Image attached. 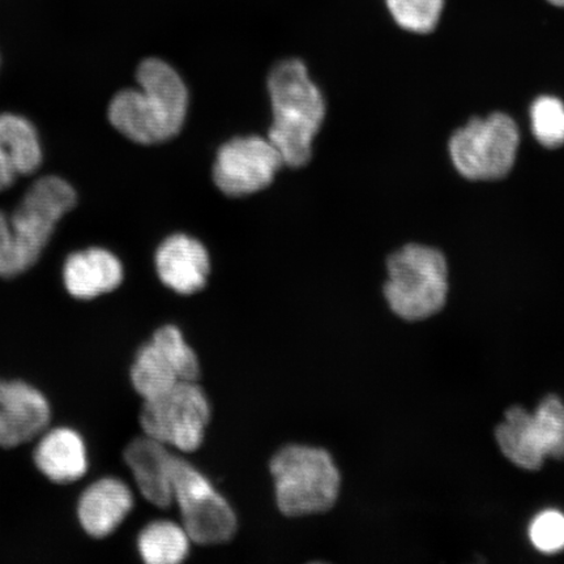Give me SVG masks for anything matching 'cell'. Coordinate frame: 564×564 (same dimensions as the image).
<instances>
[{"mask_svg": "<svg viewBox=\"0 0 564 564\" xmlns=\"http://www.w3.org/2000/svg\"><path fill=\"white\" fill-rule=\"evenodd\" d=\"M137 79L140 90L127 89L112 98L111 124L139 144H158L174 138L185 123V83L173 67L158 58L141 63Z\"/></svg>", "mask_w": 564, "mask_h": 564, "instance_id": "obj_1", "label": "cell"}, {"mask_svg": "<svg viewBox=\"0 0 564 564\" xmlns=\"http://www.w3.org/2000/svg\"><path fill=\"white\" fill-rule=\"evenodd\" d=\"M273 122L268 139L276 147L284 165L305 166L313 154V140L326 116L319 88L310 80L299 59L278 63L268 76Z\"/></svg>", "mask_w": 564, "mask_h": 564, "instance_id": "obj_2", "label": "cell"}, {"mask_svg": "<svg viewBox=\"0 0 564 564\" xmlns=\"http://www.w3.org/2000/svg\"><path fill=\"white\" fill-rule=\"evenodd\" d=\"M274 500L286 518L313 517L329 511L340 496L341 476L327 449L288 444L270 462Z\"/></svg>", "mask_w": 564, "mask_h": 564, "instance_id": "obj_3", "label": "cell"}, {"mask_svg": "<svg viewBox=\"0 0 564 564\" xmlns=\"http://www.w3.org/2000/svg\"><path fill=\"white\" fill-rule=\"evenodd\" d=\"M384 295L392 312L409 322L423 321L446 305L448 268L440 250L406 245L387 262Z\"/></svg>", "mask_w": 564, "mask_h": 564, "instance_id": "obj_4", "label": "cell"}, {"mask_svg": "<svg viewBox=\"0 0 564 564\" xmlns=\"http://www.w3.org/2000/svg\"><path fill=\"white\" fill-rule=\"evenodd\" d=\"M212 419L207 393L196 382H178L160 397L143 400L141 432L182 454H193L206 441Z\"/></svg>", "mask_w": 564, "mask_h": 564, "instance_id": "obj_5", "label": "cell"}, {"mask_svg": "<svg viewBox=\"0 0 564 564\" xmlns=\"http://www.w3.org/2000/svg\"><path fill=\"white\" fill-rule=\"evenodd\" d=\"M173 498L181 512V524L193 544L223 545L237 534L238 518L229 500L195 465L176 454Z\"/></svg>", "mask_w": 564, "mask_h": 564, "instance_id": "obj_6", "label": "cell"}, {"mask_svg": "<svg viewBox=\"0 0 564 564\" xmlns=\"http://www.w3.org/2000/svg\"><path fill=\"white\" fill-rule=\"evenodd\" d=\"M520 144L518 124L502 112L475 118L449 140L456 171L470 181L502 180L512 171Z\"/></svg>", "mask_w": 564, "mask_h": 564, "instance_id": "obj_7", "label": "cell"}, {"mask_svg": "<svg viewBox=\"0 0 564 564\" xmlns=\"http://www.w3.org/2000/svg\"><path fill=\"white\" fill-rule=\"evenodd\" d=\"M500 451L517 467L539 470L546 457L564 458V404L558 397L541 401L534 413L513 406L497 427Z\"/></svg>", "mask_w": 564, "mask_h": 564, "instance_id": "obj_8", "label": "cell"}, {"mask_svg": "<svg viewBox=\"0 0 564 564\" xmlns=\"http://www.w3.org/2000/svg\"><path fill=\"white\" fill-rule=\"evenodd\" d=\"M75 204V189L58 176H46L30 188L9 220L10 242L20 273L37 262L56 224Z\"/></svg>", "mask_w": 564, "mask_h": 564, "instance_id": "obj_9", "label": "cell"}, {"mask_svg": "<svg viewBox=\"0 0 564 564\" xmlns=\"http://www.w3.org/2000/svg\"><path fill=\"white\" fill-rule=\"evenodd\" d=\"M282 165L284 161L270 139L236 138L218 150L214 181L225 195H250L270 186Z\"/></svg>", "mask_w": 564, "mask_h": 564, "instance_id": "obj_10", "label": "cell"}, {"mask_svg": "<svg viewBox=\"0 0 564 564\" xmlns=\"http://www.w3.org/2000/svg\"><path fill=\"white\" fill-rule=\"evenodd\" d=\"M51 421L52 406L37 388L0 379V447L15 448L39 438Z\"/></svg>", "mask_w": 564, "mask_h": 564, "instance_id": "obj_11", "label": "cell"}, {"mask_svg": "<svg viewBox=\"0 0 564 564\" xmlns=\"http://www.w3.org/2000/svg\"><path fill=\"white\" fill-rule=\"evenodd\" d=\"M174 449L144 434L127 444L124 449V463L141 497L158 509L165 510L174 503Z\"/></svg>", "mask_w": 564, "mask_h": 564, "instance_id": "obj_12", "label": "cell"}, {"mask_svg": "<svg viewBox=\"0 0 564 564\" xmlns=\"http://www.w3.org/2000/svg\"><path fill=\"white\" fill-rule=\"evenodd\" d=\"M135 505L130 486L116 477L90 484L77 502V519L90 538L105 539L115 533Z\"/></svg>", "mask_w": 564, "mask_h": 564, "instance_id": "obj_13", "label": "cell"}, {"mask_svg": "<svg viewBox=\"0 0 564 564\" xmlns=\"http://www.w3.org/2000/svg\"><path fill=\"white\" fill-rule=\"evenodd\" d=\"M156 270L162 284L175 293L194 294L207 285L209 256L206 247L196 239L175 235L159 247Z\"/></svg>", "mask_w": 564, "mask_h": 564, "instance_id": "obj_14", "label": "cell"}, {"mask_svg": "<svg viewBox=\"0 0 564 564\" xmlns=\"http://www.w3.org/2000/svg\"><path fill=\"white\" fill-rule=\"evenodd\" d=\"M33 460L52 482L66 485L79 481L88 470L86 442L74 429L46 430L40 435Z\"/></svg>", "mask_w": 564, "mask_h": 564, "instance_id": "obj_15", "label": "cell"}, {"mask_svg": "<svg viewBox=\"0 0 564 564\" xmlns=\"http://www.w3.org/2000/svg\"><path fill=\"white\" fill-rule=\"evenodd\" d=\"M67 292L77 300H94L122 284L123 267L108 250L89 249L73 253L63 270Z\"/></svg>", "mask_w": 564, "mask_h": 564, "instance_id": "obj_16", "label": "cell"}, {"mask_svg": "<svg viewBox=\"0 0 564 564\" xmlns=\"http://www.w3.org/2000/svg\"><path fill=\"white\" fill-rule=\"evenodd\" d=\"M193 541L186 529L172 520H156L141 529L138 552L148 564H178L185 561Z\"/></svg>", "mask_w": 564, "mask_h": 564, "instance_id": "obj_17", "label": "cell"}, {"mask_svg": "<svg viewBox=\"0 0 564 564\" xmlns=\"http://www.w3.org/2000/svg\"><path fill=\"white\" fill-rule=\"evenodd\" d=\"M0 158L17 174H31L41 164V145L34 127L26 119L13 116H0Z\"/></svg>", "mask_w": 564, "mask_h": 564, "instance_id": "obj_18", "label": "cell"}, {"mask_svg": "<svg viewBox=\"0 0 564 564\" xmlns=\"http://www.w3.org/2000/svg\"><path fill=\"white\" fill-rule=\"evenodd\" d=\"M130 379L133 390L143 400L158 398L181 382L171 361L151 340L138 349Z\"/></svg>", "mask_w": 564, "mask_h": 564, "instance_id": "obj_19", "label": "cell"}, {"mask_svg": "<svg viewBox=\"0 0 564 564\" xmlns=\"http://www.w3.org/2000/svg\"><path fill=\"white\" fill-rule=\"evenodd\" d=\"M151 341L171 361L181 382H196L200 377V361L197 352L186 341L182 330L174 324H164L154 330Z\"/></svg>", "mask_w": 564, "mask_h": 564, "instance_id": "obj_20", "label": "cell"}, {"mask_svg": "<svg viewBox=\"0 0 564 564\" xmlns=\"http://www.w3.org/2000/svg\"><path fill=\"white\" fill-rule=\"evenodd\" d=\"M397 24L413 33L433 32L440 23L444 0H386Z\"/></svg>", "mask_w": 564, "mask_h": 564, "instance_id": "obj_21", "label": "cell"}, {"mask_svg": "<svg viewBox=\"0 0 564 564\" xmlns=\"http://www.w3.org/2000/svg\"><path fill=\"white\" fill-rule=\"evenodd\" d=\"M532 131L541 145H564V104L560 98L542 96L531 108Z\"/></svg>", "mask_w": 564, "mask_h": 564, "instance_id": "obj_22", "label": "cell"}, {"mask_svg": "<svg viewBox=\"0 0 564 564\" xmlns=\"http://www.w3.org/2000/svg\"><path fill=\"white\" fill-rule=\"evenodd\" d=\"M529 539L541 553L562 552L564 550V514L556 510L539 513L529 525Z\"/></svg>", "mask_w": 564, "mask_h": 564, "instance_id": "obj_23", "label": "cell"}, {"mask_svg": "<svg viewBox=\"0 0 564 564\" xmlns=\"http://www.w3.org/2000/svg\"><path fill=\"white\" fill-rule=\"evenodd\" d=\"M19 274L17 259L10 242L9 218L0 212V276L12 279Z\"/></svg>", "mask_w": 564, "mask_h": 564, "instance_id": "obj_24", "label": "cell"}, {"mask_svg": "<svg viewBox=\"0 0 564 564\" xmlns=\"http://www.w3.org/2000/svg\"><path fill=\"white\" fill-rule=\"evenodd\" d=\"M18 174L13 169L7 164V162L0 158V192L2 189H6L7 187H10L15 181Z\"/></svg>", "mask_w": 564, "mask_h": 564, "instance_id": "obj_25", "label": "cell"}, {"mask_svg": "<svg viewBox=\"0 0 564 564\" xmlns=\"http://www.w3.org/2000/svg\"><path fill=\"white\" fill-rule=\"evenodd\" d=\"M547 2L556 7H564V0H547Z\"/></svg>", "mask_w": 564, "mask_h": 564, "instance_id": "obj_26", "label": "cell"}]
</instances>
